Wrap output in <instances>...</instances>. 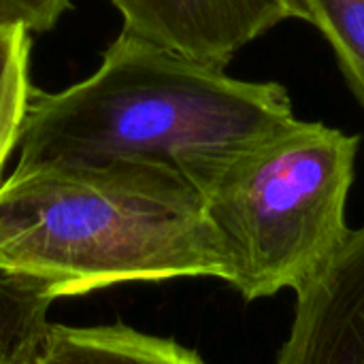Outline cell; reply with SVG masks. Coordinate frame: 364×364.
Wrapping results in <instances>:
<instances>
[{
    "label": "cell",
    "instance_id": "6da1fadb",
    "mask_svg": "<svg viewBox=\"0 0 364 364\" xmlns=\"http://www.w3.org/2000/svg\"><path fill=\"white\" fill-rule=\"evenodd\" d=\"M296 119L282 83L235 79L122 30L87 79L32 90L17 168L151 171L205 198L241 154Z\"/></svg>",
    "mask_w": 364,
    "mask_h": 364
},
{
    "label": "cell",
    "instance_id": "7a4b0ae2",
    "mask_svg": "<svg viewBox=\"0 0 364 364\" xmlns=\"http://www.w3.org/2000/svg\"><path fill=\"white\" fill-rule=\"evenodd\" d=\"M0 271L55 301L134 282L230 279L200 192L134 168H15L0 181Z\"/></svg>",
    "mask_w": 364,
    "mask_h": 364
},
{
    "label": "cell",
    "instance_id": "3957f363",
    "mask_svg": "<svg viewBox=\"0 0 364 364\" xmlns=\"http://www.w3.org/2000/svg\"><path fill=\"white\" fill-rule=\"evenodd\" d=\"M358 147V134L296 119L213 183L205 209L228 254V284L243 299L301 288L339 250Z\"/></svg>",
    "mask_w": 364,
    "mask_h": 364
},
{
    "label": "cell",
    "instance_id": "277c9868",
    "mask_svg": "<svg viewBox=\"0 0 364 364\" xmlns=\"http://www.w3.org/2000/svg\"><path fill=\"white\" fill-rule=\"evenodd\" d=\"M124 28L198 62L226 68L252 41L286 19L292 0H111Z\"/></svg>",
    "mask_w": 364,
    "mask_h": 364
},
{
    "label": "cell",
    "instance_id": "5b68a950",
    "mask_svg": "<svg viewBox=\"0 0 364 364\" xmlns=\"http://www.w3.org/2000/svg\"><path fill=\"white\" fill-rule=\"evenodd\" d=\"M296 292L275 364H364V226Z\"/></svg>",
    "mask_w": 364,
    "mask_h": 364
},
{
    "label": "cell",
    "instance_id": "8992f818",
    "mask_svg": "<svg viewBox=\"0 0 364 364\" xmlns=\"http://www.w3.org/2000/svg\"><path fill=\"white\" fill-rule=\"evenodd\" d=\"M36 364H205L173 339L139 333L124 324H51Z\"/></svg>",
    "mask_w": 364,
    "mask_h": 364
},
{
    "label": "cell",
    "instance_id": "52a82bcc",
    "mask_svg": "<svg viewBox=\"0 0 364 364\" xmlns=\"http://www.w3.org/2000/svg\"><path fill=\"white\" fill-rule=\"evenodd\" d=\"M53 303L41 284L0 271V364H36Z\"/></svg>",
    "mask_w": 364,
    "mask_h": 364
},
{
    "label": "cell",
    "instance_id": "ba28073f",
    "mask_svg": "<svg viewBox=\"0 0 364 364\" xmlns=\"http://www.w3.org/2000/svg\"><path fill=\"white\" fill-rule=\"evenodd\" d=\"M294 19L328 43L348 87L364 109V0H292Z\"/></svg>",
    "mask_w": 364,
    "mask_h": 364
},
{
    "label": "cell",
    "instance_id": "9c48e42d",
    "mask_svg": "<svg viewBox=\"0 0 364 364\" xmlns=\"http://www.w3.org/2000/svg\"><path fill=\"white\" fill-rule=\"evenodd\" d=\"M30 34L19 26H0V175L17 149L34 90L28 73Z\"/></svg>",
    "mask_w": 364,
    "mask_h": 364
},
{
    "label": "cell",
    "instance_id": "30bf717a",
    "mask_svg": "<svg viewBox=\"0 0 364 364\" xmlns=\"http://www.w3.org/2000/svg\"><path fill=\"white\" fill-rule=\"evenodd\" d=\"M68 9L70 0H0V26H19L32 34H43Z\"/></svg>",
    "mask_w": 364,
    "mask_h": 364
}]
</instances>
